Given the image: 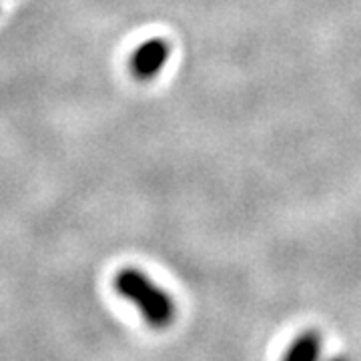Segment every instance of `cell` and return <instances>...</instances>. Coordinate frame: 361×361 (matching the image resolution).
I'll return each mask as SVG.
<instances>
[{"label":"cell","mask_w":361,"mask_h":361,"mask_svg":"<svg viewBox=\"0 0 361 361\" xmlns=\"http://www.w3.org/2000/svg\"><path fill=\"white\" fill-rule=\"evenodd\" d=\"M115 289L118 295L139 307L142 319L151 327L163 329L175 319V303L171 295L139 269L118 271L115 277Z\"/></svg>","instance_id":"1"},{"label":"cell","mask_w":361,"mask_h":361,"mask_svg":"<svg viewBox=\"0 0 361 361\" xmlns=\"http://www.w3.org/2000/svg\"><path fill=\"white\" fill-rule=\"evenodd\" d=\"M171 56V44L165 39H151L142 42L130 56V73L137 80L155 78Z\"/></svg>","instance_id":"2"},{"label":"cell","mask_w":361,"mask_h":361,"mask_svg":"<svg viewBox=\"0 0 361 361\" xmlns=\"http://www.w3.org/2000/svg\"><path fill=\"white\" fill-rule=\"evenodd\" d=\"M323 339L317 331H303L301 336L291 341V345L285 351V360L307 361L319 357Z\"/></svg>","instance_id":"3"}]
</instances>
